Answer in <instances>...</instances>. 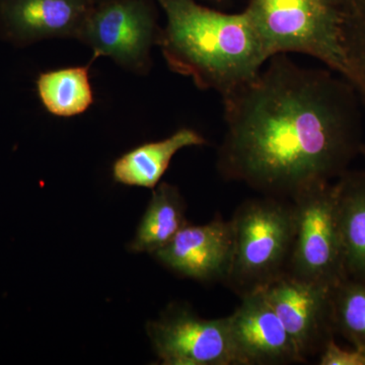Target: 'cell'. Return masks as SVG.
I'll use <instances>...</instances> for the list:
<instances>
[{"mask_svg": "<svg viewBox=\"0 0 365 365\" xmlns=\"http://www.w3.org/2000/svg\"><path fill=\"white\" fill-rule=\"evenodd\" d=\"M290 200L294 207L295 232L287 273L337 287L347 279L338 220L337 182H312Z\"/></svg>", "mask_w": 365, "mask_h": 365, "instance_id": "cell-5", "label": "cell"}, {"mask_svg": "<svg viewBox=\"0 0 365 365\" xmlns=\"http://www.w3.org/2000/svg\"><path fill=\"white\" fill-rule=\"evenodd\" d=\"M88 1H90L91 4H97V2L102 1V0H88Z\"/></svg>", "mask_w": 365, "mask_h": 365, "instance_id": "cell-22", "label": "cell"}, {"mask_svg": "<svg viewBox=\"0 0 365 365\" xmlns=\"http://www.w3.org/2000/svg\"><path fill=\"white\" fill-rule=\"evenodd\" d=\"M360 1H362V0H350V2H351V4H359Z\"/></svg>", "mask_w": 365, "mask_h": 365, "instance_id": "cell-21", "label": "cell"}, {"mask_svg": "<svg viewBox=\"0 0 365 365\" xmlns=\"http://www.w3.org/2000/svg\"><path fill=\"white\" fill-rule=\"evenodd\" d=\"M334 288L285 273L262 290L294 341L302 362L319 355L334 339Z\"/></svg>", "mask_w": 365, "mask_h": 365, "instance_id": "cell-8", "label": "cell"}, {"mask_svg": "<svg viewBox=\"0 0 365 365\" xmlns=\"http://www.w3.org/2000/svg\"><path fill=\"white\" fill-rule=\"evenodd\" d=\"M88 0H0V38L24 48L46 40L76 39Z\"/></svg>", "mask_w": 365, "mask_h": 365, "instance_id": "cell-11", "label": "cell"}, {"mask_svg": "<svg viewBox=\"0 0 365 365\" xmlns=\"http://www.w3.org/2000/svg\"><path fill=\"white\" fill-rule=\"evenodd\" d=\"M338 220L346 275L365 283V172L337 179Z\"/></svg>", "mask_w": 365, "mask_h": 365, "instance_id": "cell-13", "label": "cell"}, {"mask_svg": "<svg viewBox=\"0 0 365 365\" xmlns=\"http://www.w3.org/2000/svg\"><path fill=\"white\" fill-rule=\"evenodd\" d=\"M230 222L234 253L225 283L240 297L262 292L287 272L294 241V204L264 195L242 203Z\"/></svg>", "mask_w": 365, "mask_h": 365, "instance_id": "cell-4", "label": "cell"}, {"mask_svg": "<svg viewBox=\"0 0 365 365\" xmlns=\"http://www.w3.org/2000/svg\"><path fill=\"white\" fill-rule=\"evenodd\" d=\"M346 56L349 63V83L365 104V0L350 4L343 29Z\"/></svg>", "mask_w": 365, "mask_h": 365, "instance_id": "cell-17", "label": "cell"}, {"mask_svg": "<svg viewBox=\"0 0 365 365\" xmlns=\"http://www.w3.org/2000/svg\"><path fill=\"white\" fill-rule=\"evenodd\" d=\"M350 0H249L245 11L269 58L299 53L326 64L349 83L343 29Z\"/></svg>", "mask_w": 365, "mask_h": 365, "instance_id": "cell-3", "label": "cell"}, {"mask_svg": "<svg viewBox=\"0 0 365 365\" xmlns=\"http://www.w3.org/2000/svg\"><path fill=\"white\" fill-rule=\"evenodd\" d=\"M197 1L201 2V4H206V6L217 7L227 4L228 0H197Z\"/></svg>", "mask_w": 365, "mask_h": 365, "instance_id": "cell-19", "label": "cell"}, {"mask_svg": "<svg viewBox=\"0 0 365 365\" xmlns=\"http://www.w3.org/2000/svg\"><path fill=\"white\" fill-rule=\"evenodd\" d=\"M187 225L186 202L179 189L169 182H160L153 189L129 251L153 255L167 246Z\"/></svg>", "mask_w": 365, "mask_h": 365, "instance_id": "cell-14", "label": "cell"}, {"mask_svg": "<svg viewBox=\"0 0 365 365\" xmlns=\"http://www.w3.org/2000/svg\"><path fill=\"white\" fill-rule=\"evenodd\" d=\"M319 357V365H365V351L357 348L343 349L335 338L327 343Z\"/></svg>", "mask_w": 365, "mask_h": 365, "instance_id": "cell-18", "label": "cell"}, {"mask_svg": "<svg viewBox=\"0 0 365 365\" xmlns=\"http://www.w3.org/2000/svg\"><path fill=\"white\" fill-rule=\"evenodd\" d=\"M356 95L331 72L299 66L287 54L271 57L222 98L220 176L289 199L312 182L339 179L362 144Z\"/></svg>", "mask_w": 365, "mask_h": 365, "instance_id": "cell-1", "label": "cell"}, {"mask_svg": "<svg viewBox=\"0 0 365 365\" xmlns=\"http://www.w3.org/2000/svg\"><path fill=\"white\" fill-rule=\"evenodd\" d=\"M36 88L43 107L53 116H79L95 102L88 64L41 72Z\"/></svg>", "mask_w": 365, "mask_h": 365, "instance_id": "cell-15", "label": "cell"}, {"mask_svg": "<svg viewBox=\"0 0 365 365\" xmlns=\"http://www.w3.org/2000/svg\"><path fill=\"white\" fill-rule=\"evenodd\" d=\"M241 299L227 317L237 365L302 364L294 341L263 292Z\"/></svg>", "mask_w": 365, "mask_h": 365, "instance_id": "cell-10", "label": "cell"}, {"mask_svg": "<svg viewBox=\"0 0 365 365\" xmlns=\"http://www.w3.org/2000/svg\"><path fill=\"white\" fill-rule=\"evenodd\" d=\"M335 332L365 351V283L343 280L333 290Z\"/></svg>", "mask_w": 365, "mask_h": 365, "instance_id": "cell-16", "label": "cell"}, {"mask_svg": "<svg viewBox=\"0 0 365 365\" xmlns=\"http://www.w3.org/2000/svg\"><path fill=\"white\" fill-rule=\"evenodd\" d=\"M165 14L158 46L170 71L227 97L256 78L269 56L246 11L197 0H157Z\"/></svg>", "mask_w": 365, "mask_h": 365, "instance_id": "cell-2", "label": "cell"}, {"mask_svg": "<svg viewBox=\"0 0 365 365\" xmlns=\"http://www.w3.org/2000/svg\"><path fill=\"white\" fill-rule=\"evenodd\" d=\"M359 153L362 155V157L364 158L365 160V143H362L361 146H360Z\"/></svg>", "mask_w": 365, "mask_h": 365, "instance_id": "cell-20", "label": "cell"}, {"mask_svg": "<svg viewBox=\"0 0 365 365\" xmlns=\"http://www.w3.org/2000/svg\"><path fill=\"white\" fill-rule=\"evenodd\" d=\"M232 253V222L217 215L206 225H187L167 246L151 256L181 277L201 282H225Z\"/></svg>", "mask_w": 365, "mask_h": 365, "instance_id": "cell-9", "label": "cell"}, {"mask_svg": "<svg viewBox=\"0 0 365 365\" xmlns=\"http://www.w3.org/2000/svg\"><path fill=\"white\" fill-rule=\"evenodd\" d=\"M163 365H237L227 317L203 319L185 304H172L146 325Z\"/></svg>", "mask_w": 365, "mask_h": 365, "instance_id": "cell-7", "label": "cell"}, {"mask_svg": "<svg viewBox=\"0 0 365 365\" xmlns=\"http://www.w3.org/2000/svg\"><path fill=\"white\" fill-rule=\"evenodd\" d=\"M206 143L194 129H178L167 138L140 144L118 158L113 163V179L125 186L155 189L180 150Z\"/></svg>", "mask_w": 365, "mask_h": 365, "instance_id": "cell-12", "label": "cell"}, {"mask_svg": "<svg viewBox=\"0 0 365 365\" xmlns=\"http://www.w3.org/2000/svg\"><path fill=\"white\" fill-rule=\"evenodd\" d=\"M158 9L157 0H102L91 6L76 40L90 48L93 61L106 57L146 76L162 31Z\"/></svg>", "mask_w": 365, "mask_h": 365, "instance_id": "cell-6", "label": "cell"}]
</instances>
